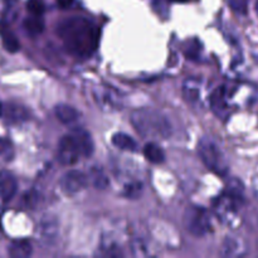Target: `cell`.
Instances as JSON below:
<instances>
[{
	"mask_svg": "<svg viewBox=\"0 0 258 258\" xmlns=\"http://www.w3.org/2000/svg\"><path fill=\"white\" fill-rule=\"evenodd\" d=\"M57 33L66 49L75 57H90L100 42L97 25L82 17H71L60 22Z\"/></svg>",
	"mask_w": 258,
	"mask_h": 258,
	"instance_id": "6da1fadb",
	"label": "cell"
},
{
	"mask_svg": "<svg viewBox=\"0 0 258 258\" xmlns=\"http://www.w3.org/2000/svg\"><path fill=\"white\" fill-rule=\"evenodd\" d=\"M131 122L144 138L168 139L171 135V126L166 116L153 108L136 110L131 115Z\"/></svg>",
	"mask_w": 258,
	"mask_h": 258,
	"instance_id": "7a4b0ae2",
	"label": "cell"
},
{
	"mask_svg": "<svg viewBox=\"0 0 258 258\" xmlns=\"http://www.w3.org/2000/svg\"><path fill=\"white\" fill-rule=\"evenodd\" d=\"M198 153L207 168L217 175L226 176L229 171V163L221 146L211 138L201 139L198 144Z\"/></svg>",
	"mask_w": 258,
	"mask_h": 258,
	"instance_id": "3957f363",
	"label": "cell"
},
{
	"mask_svg": "<svg viewBox=\"0 0 258 258\" xmlns=\"http://www.w3.org/2000/svg\"><path fill=\"white\" fill-rule=\"evenodd\" d=\"M183 223L186 232L194 237L206 236L212 228V219L208 211L198 206H190L185 209Z\"/></svg>",
	"mask_w": 258,
	"mask_h": 258,
	"instance_id": "277c9868",
	"label": "cell"
},
{
	"mask_svg": "<svg viewBox=\"0 0 258 258\" xmlns=\"http://www.w3.org/2000/svg\"><path fill=\"white\" fill-rule=\"evenodd\" d=\"M59 237V222L54 214L47 213L42 216L35 228V238L42 247L49 248L57 243Z\"/></svg>",
	"mask_w": 258,
	"mask_h": 258,
	"instance_id": "5b68a950",
	"label": "cell"
},
{
	"mask_svg": "<svg viewBox=\"0 0 258 258\" xmlns=\"http://www.w3.org/2000/svg\"><path fill=\"white\" fill-rule=\"evenodd\" d=\"M238 199L229 193L222 194L214 202L217 217L227 226H236L238 223Z\"/></svg>",
	"mask_w": 258,
	"mask_h": 258,
	"instance_id": "8992f818",
	"label": "cell"
},
{
	"mask_svg": "<svg viewBox=\"0 0 258 258\" xmlns=\"http://www.w3.org/2000/svg\"><path fill=\"white\" fill-rule=\"evenodd\" d=\"M87 175L80 170H70L63 174L60 178L59 186L62 191L67 196H75L80 193L87 185Z\"/></svg>",
	"mask_w": 258,
	"mask_h": 258,
	"instance_id": "52a82bcc",
	"label": "cell"
},
{
	"mask_svg": "<svg viewBox=\"0 0 258 258\" xmlns=\"http://www.w3.org/2000/svg\"><path fill=\"white\" fill-rule=\"evenodd\" d=\"M81 154L70 134L63 136L58 144V161L63 165H73L77 163Z\"/></svg>",
	"mask_w": 258,
	"mask_h": 258,
	"instance_id": "ba28073f",
	"label": "cell"
},
{
	"mask_svg": "<svg viewBox=\"0 0 258 258\" xmlns=\"http://www.w3.org/2000/svg\"><path fill=\"white\" fill-rule=\"evenodd\" d=\"M70 135L72 136L73 141H75L81 156L88 158V156L92 155L93 150H95V145H93L92 138H91V135L87 131L83 130V128L77 127L73 128L70 133Z\"/></svg>",
	"mask_w": 258,
	"mask_h": 258,
	"instance_id": "9c48e42d",
	"label": "cell"
},
{
	"mask_svg": "<svg viewBox=\"0 0 258 258\" xmlns=\"http://www.w3.org/2000/svg\"><path fill=\"white\" fill-rule=\"evenodd\" d=\"M18 190V183L15 176L8 170H0V199L9 202L14 198Z\"/></svg>",
	"mask_w": 258,
	"mask_h": 258,
	"instance_id": "30bf717a",
	"label": "cell"
},
{
	"mask_svg": "<svg viewBox=\"0 0 258 258\" xmlns=\"http://www.w3.org/2000/svg\"><path fill=\"white\" fill-rule=\"evenodd\" d=\"M221 253L224 257H241L246 253V246L237 237H227L222 244Z\"/></svg>",
	"mask_w": 258,
	"mask_h": 258,
	"instance_id": "8fae6325",
	"label": "cell"
},
{
	"mask_svg": "<svg viewBox=\"0 0 258 258\" xmlns=\"http://www.w3.org/2000/svg\"><path fill=\"white\" fill-rule=\"evenodd\" d=\"M54 113L58 120L66 125L73 123L78 118V111L72 106L66 105V103H59V105L55 106Z\"/></svg>",
	"mask_w": 258,
	"mask_h": 258,
	"instance_id": "7c38bea8",
	"label": "cell"
},
{
	"mask_svg": "<svg viewBox=\"0 0 258 258\" xmlns=\"http://www.w3.org/2000/svg\"><path fill=\"white\" fill-rule=\"evenodd\" d=\"M3 113L5 115V117L10 121V122H23V121H27L28 117H29V113L25 110L23 106L19 105H8V107L3 111Z\"/></svg>",
	"mask_w": 258,
	"mask_h": 258,
	"instance_id": "4fadbf2b",
	"label": "cell"
},
{
	"mask_svg": "<svg viewBox=\"0 0 258 258\" xmlns=\"http://www.w3.org/2000/svg\"><path fill=\"white\" fill-rule=\"evenodd\" d=\"M32 254V246L27 239L14 241L9 246V256L13 258H27Z\"/></svg>",
	"mask_w": 258,
	"mask_h": 258,
	"instance_id": "5bb4252c",
	"label": "cell"
},
{
	"mask_svg": "<svg viewBox=\"0 0 258 258\" xmlns=\"http://www.w3.org/2000/svg\"><path fill=\"white\" fill-rule=\"evenodd\" d=\"M144 155H145L146 160L153 164H161L165 160V153L155 143L146 144L145 148H144Z\"/></svg>",
	"mask_w": 258,
	"mask_h": 258,
	"instance_id": "9a60e30c",
	"label": "cell"
},
{
	"mask_svg": "<svg viewBox=\"0 0 258 258\" xmlns=\"http://www.w3.org/2000/svg\"><path fill=\"white\" fill-rule=\"evenodd\" d=\"M112 144L116 148L126 151H136L138 150V144L131 136L127 134L117 133L112 136Z\"/></svg>",
	"mask_w": 258,
	"mask_h": 258,
	"instance_id": "2e32d148",
	"label": "cell"
},
{
	"mask_svg": "<svg viewBox=\"0 0 258 258\" xmlns=\"http://www.w3.org/2000/svg\"><path fill=\"white\" fill-rule=\"evenodd\" d=\"M87 178L90 179L91 183L93 184V186H95L96 189H101V190L107 188L108 184H110V180H108L105 171L101 168H98V166H93V168L91 169Z\"/></svg>",
	"mask_w": 258,
	"mask_h": 258,
	"instance_id": "e0dca14e",
	"label": "cell"
},
{
	"mask_svg": "<svg viewBox=\"0 0 258 258\" xmlns=\"http://www.w3.org/2000/svg\"><path fill=\"white\" fill-rule=\"evenodd\" d=\"M23 25L25 32L29 33L30 35H38L44 29V20L40 18V15H32L24 20Z\"/></svg>",
	"mask_w": 258,
	"mask_h": 258,
	"instance_id": "ac0fdd59",
	"label": "cell"
},
{
	"mask_svg": "<svg viewBox=\"0 0 258 258\" xmlns=\"http://www.w3.org/2000/svg\"><path fill=\"white\" fill-rule=\"evenodd\" d=\"M184 98L189 102H194L199 98V83L196 80L185 81L183 86Z\"/></svg>",
	"mask_w": 258,
	"mask_h": 258,
	"instance_id": "d6986e66",
	"label": "cell"
},
{
	"mask_svg": "<svg viewBox=\"0 0 258 258\" xmlns=\"http://www.w3.org/2000/svg\"><path fill=\"white\" fill-rule=\"evenodd\" d=\"M2 39H3V44H4L5 49H7L8 52L15 53L19 50V40L17 39L14 33H12L8 29L3 30Z\"/></svg>",
	"mask_w": 258,
	"mask_h": 258,
	"instance_id": "ffe728a7",
	"label": "cell"
},
{
	"mask_svg": "<svg viewBox=\"0 0 258 258\" xmlns=\"http://www.w3.org/2000/svg\"><path fill=\"white\" fill-rule=\"evenodd\" d=\"M13 156H14V149L12 143L8 139L0 138V163H9L13 160Z\"/></svg>",
	"mask_w": 258,
	"mask_h": 258,
	"instance_id": "44dd1931",
	"label": "cell"
},
{
	"mask_svg": "<svg viewBox=\"0 0 258 258\" xmlns=\"http://www.w3.org/2000/svg\"><path fill=\"white\" fill-rule=\"evenodd\" d=\"M27 9L32 15H42L44 13V4L42 0H29L27 3Z\"/></svg>",
	"mask_w": 258,
	"mask_h": 258,
	"instance_id": "7402d4cb",
	"label": "cell"
},
{
	"mask_svg": "<svg viewBox=\"0 0 258 258\" xmlns=\"http://www.w3.org/2000/svg\"><path fill=\"white\" fill-rule=\"evenodd\" d=\"M212 106L213 108H223L224 106V88L219 87L216 92L212 95Z\"/></svg>",
	"mask_w": 258,
	"mask_h": 258,
	"instance_id": "603a6c76",
	"label": "cell"
},
{
	"mask_svg": "<svg viewBox=\"0 0 258 258\" xmlns=\"http://www.w3.org/2000/svg\"><path fill=\"white\" fill-rule=\"evenodd\" d=\"M229 5L238 14L247 13V0H229Z\"/></svg>",
	"mask_w": 258,
	"mask_h": 258,
	"instance_id": "cb8c5ba5",
	"label": "cell"
},
{
	"mask_svg": "<svg viewBox=\"0 0 258 258\" xmlns=\"http://www.w3.org/2000/svg\"><path fill=\"white\" fill-rule=\"evenodd\" d=\"M38 201H39V196L35 191H30V193L25 194L24 198H23V203L27 208H33L38 203Z\"/></svg>",
	"mask_w": 258,
	"mask_h": 258,
	"instance_id": "d4e9b609",
	"label": "cell"
},
{
	"mask_svg": "<svg viewBox=\"0 0 258 258\" xmlns=\"http://www.w3.org/2000/svg\"><path fill=\"white\" fill-rule=\"evenodd\" d=\"M58 2H59L63 7H67V5L71 4V2H72V0H58Z\"/></svg>",
	"mask_w": 258,
	"mask_h": 258,
	"instance_id": "484cf974",
	"label": "cell"
},
{
	"mask_svg": "<svg viewBox=\"0 0 258 258\" xmlns=\"http://www.w3.org/2000/svg\"><path fill=\"white\" fill-rule=\"evenodd\" d=\"M3 233V228H2V212H0V237H2Z\"/></svg>",
	"mask_w": 258,
	"mask_h": 258,
	"instance_id": "4316f807",
	"label": "cell"
},
{
	"mask_svg": "<svg viewBox=\"0 0 258 258\" xmlns=\"http://www.w3.org/2000/svg\"><path fill=\"white\" fill-rule=\"evenodd\" d=\"M174 2H179V3H188V2H191V0H174Z\"/></svg>",
	"mask_w": 258,
	"mask_h": 258,
	"instance_id": "83f0119b",
	"label": "cell"
},
{
	"mask_svg": "<svg viewBox=\"0 0 258 258\" xmlns=\"http://www.w3.org/2000/svg\"><path fill=\"white\" fill-rule=\"evenodd\" d=\"M3 111H4V107H3V105H2V103H0V116L3 115Z\"/></svg>",
	"mask_w": 258,
	"mask_h": 258,
	"instance_id": "f1b7e54d",
	"label": "cell"
},
{
	"mask_svg": "<svg viewBox=\"0 0 258 258\" xmlns=\"http://www.w3.org/2000/svg\"><path fill=\"white\" fill-rule=\"evenodd\" d=\"M256 12H257V14H258V0H257V3H256Z\"/></svg>",
	"mask_w": 258,
	"mask_h": 258,
	"instance_id": "f546056e",
	"label": "cell"
}]
</instances>
